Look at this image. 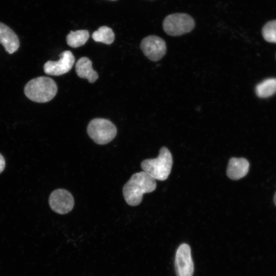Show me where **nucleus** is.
<instances>
[{
	"label": "nucleus",
	"instance_id": "0eeeda50",
	"mask_svg": "<svg viewBox=\"0 0 276 276\" xmlns=\"http://www.w3.org/2000/svg\"><path fill=\"white\" fill-rule=\"evenodd\" d=\"M174 264L177 276H193L194 263L188 244L182 243L179 246L175 254Z\"/></svg>",
	"mask_w": 276,
	"mask_h": 276
},
{
	"label": "nucleus",
	"instance_id": "2eb2a0df",
	"mask_svg": "<svg viewBox=\"0 0 276 276\" xmlns=\"http://www.w3.org/2000/svg\"><path fill=\"white\" fill-rule=\"evenodd\" d=\"M92 38L96 42L110 44L113 42L115 35L111 28L107 26H101L93 33Z\"/></svg>",
	"mask_w": 276,
	"mask_h": 276
},
{
	"label": "nucleus",
	"instance_id": "20e7f679",
	"mask_svg": "<svg viewBox=\"0 0 276 276\" xmlns=\"http://www.w3.org/2000/svg\"><path fill=\"white\" fill-rule=\"evenodd\" d=\"M89 137L99 145H105L111 142L116 136L117 129L109 120L103 118L91 120L87 127Z\"/></svg>",
	"mask_w": 276,
	"mask_h": 276
},
{
	"label": "nucleus",
	"instance_id": "9b49d317",
	"mask_svg": "<svg viewBox=\"0 0 276 276\" xmlns=\"http://www.w3.org/2000/svg\"><path fill=\"white\" fill-rule=\"evenodd\" d=\"M249 164L244 158H231L228 162L226 174L233 180H238L244 177L248 173Z\"/></svg>",
	"mask_w": 276,
	"mask_h": 276
},
{
	"label": "nucleus",
	"instance_id": "1a4fd4ad",
	"mask_svg": "<svg viewBox=\"0 0 276 276\" xmlns=\"http://www.w3.org/2000/svg\"><path fill=\"white\" fill-rule=\"evenodd\" d=\"M75 62V57L70 51H64L60 54L57 61L49 60L43 65L44 73L49 75L60 76L69 72Z\"/></svg>",
	"mask_w": 276,
	"mask_h": 276
},
{
	"label": "nucleus",
	"instance_id": "39448f33",
	"mask_svg": "<svg viewBox=\"0 0 276 276\" xmlns=\"http://www.w3.org/2000/svg\"><path fill=\"white\" fill-rule=\"evenodd\" d=\"M163 25L168 35L177 36L191 32L195 27V21L189 14L177 13L166 17Z\"/></svg>",
	"mask_w": 276,
	"mask_h": 276
},
{
	"label": "nucleus",
	"instance_id": "9d476101",
	"mask_svg": "<svg viewBox=\"0 0 276 276\" xmlns=\"http://www.w3.org/2000/svg\"><path fill=\"white\" fill-rule=\"evenodd\" d=\"M0 43L9 54L17 51L20 46L16 34L8 26L0 22Z\"/></svg>",
	"mask_w": 276,
	"mask_h": 276
},
{
	"label": "nucleus",
	"instance_id": "ddd939ff",
	"mask_svg": "<svg viewBox=\"0 0 276 276\" xmlns=\"http://www.w3.org/2000/svg\"><path fill=\"white\" fill-rule=\"evenodd\" d=\"M89 37L86 30L71 31L66 36V42L72 48H76L83 45Z\"/></svg>",
	"mask_w": 276,
	"mask_h": 276
},
{
	"label": "nucleus",
	"instance_id": "6e6552de",
	"mask_svg": "<svg viewBox=\"0 0 276 276\" xmlns=\"http://www.w3.org/2000/svg\"><path fill=\"white\" fill-rule=\"evenodd\" d=\"M49 203L53 211L63 215L72 211L74 205V199L68 191L58 189L53 191L50 194Z\"/></svg>",
	"mask_w": 276,
	"mask_h": 276
},
{
	"label": "nucleus",
	"instance_id": "f03ea898",
	"mask_svg": "<svg viewBox=\"0 0 276 276\" xmlns=\"http://www.w3.org/2000/svg\"><path fill=\"white\" fill-rule=\"evenodd\" d=\"M57 86L52 78L40 76L30 80L24 87L26 97L32 101L45 103L54 98L57 92Z\"/></svg>",
	"mask_w": 276,
	"mask_h": 276
},
{
	"label": "nucleus",
	"instance_id": "4468645a",
	"mask_svg": "<svg viewBox=\"0 0 276 276\" xmlns=\"http://www.w3.org/2000/svg\"><path fill=\"white\" fill-rule=\"evenodd\" d=\"M257 95L260 98H267L276 93V78H269L258 84L256 87Z\"/></svg>",
	"mask_w": 276,
	"mask_h": 276
},
{
	"label": "nucleus",
	"instance_id": "6ab92c4d",
	"mask_svg": "<svg viewBox=\"0 0 276 276\" xmlns=\"http://www.w3.org/2000/svg\"><path fill=\"white\" fill-rule=\"evenodd\" d=\"M112 1H115V0H112Z\"/></svg>",
	"mask_w": 276,
	"mask_h": 276
},
{
	"label": "nucleus",
	"instance_id": "f3484780",
	"mask_svg": "<svg viewBox=\"0 0 276 276\" xmlns=\"http://www.w3.org/2000/svg\"><path fill=\"white\" fill-rule=\"evenodd\" d=\"M5 165V158L2 154L0 153V174L4 171Z\"/></svg>",
	"mask_w": 276,
	"mask_h": 276
},
{
	"label": "nucleus",
	"instance_id": "a211bd4d",
	"mask_svg": "<svg viewBox=\"0 0 276 276\" xmlns=\"http://www.w3.org/2000/svg\"><path fill=\"white\" fill-rule=\"evenodd\" d=\"M274 204L275 205H276V193L274 195Z\"/></svg>",
	"mask_w": 276,
	"mask_h": 276
},
{
	"label": "nucleus",
	"instance_id": "f257e3e1",
	"mask_svg": "<svg viewBox=\"0 0 276 276\" xmlns=\"http://www.w3.org/2000/svg\"><path fill=\"white\" fill-rule=\"evenodd\" d=\"M155 179L145 171L133 174L123 188V194L127 203L136 206L141 203L144 194L155 190Z\"/></svg>",
	"mask_w": 276,
	"mask_h": 276
},
{
	"label": "nucleus",
	"instance_id": "7ed1b4c3",
	"mask_svg": "<svg viewBox=\"0 0 276 276\" xmlns=\"http://www.w3.org/2000/svg\"><path fill=\"white\" fill-rule=\"evenodd\" d=\"M173 164L170 151L165 147H162L158 156L155 158L144 160L141 165L143 171L148 173L153 178L165 180L169 175Z\"/></svg>",
	"mask_w": 276,
	"mask_h": 276
},
{
	"label": "nucleus",
	"instance_id": "f8f14e48",
	"mask_svg": "<svg viewBox=\"0 0 276 276\" xmlns=\"http://www.w3.org/2000/svg\"><path fill=\"white\" fill-rule=\"evenodd\" d=\"M75 69L79 77L87 79L89 83H94L99 78L98 73L93 68L91 61L86 57H82L78 59Z\"/></svg>",
	"mask_w": 276,
	"mask_h": 276
},
{
	"label": "nucleus",
	"instance_id": "dca6fc26",
	"mask_svg": "<svg viewBox=\"0 0 276 276\" xmlns=\"http://www.w3.org/2000/svg\"><path fill=\"white\" fill-rule=\"evenodd\" d=\"M262 35L266 41L276 43V20L268 21L264 26Z\"/></svg>",
	"mask_w": 276,
	"mask_h": 276
},
{
	"label": "nucleus",
	"instance_id": "423d86ee",
	"mask_svg": "<svg viewBox=\"0 0 276 276\" xmlns=\"http://www.w3.org/2000/svg\"><path fill=\"white\" fill-rule=\"evenodd\" d=\"M140 48L144 54L152 61L161 59L167 52L165 40L155 35H149L143 38Z\"/></svg>",
	"mask_w": 276,
	"mask_h": 276
}]
</instances>
